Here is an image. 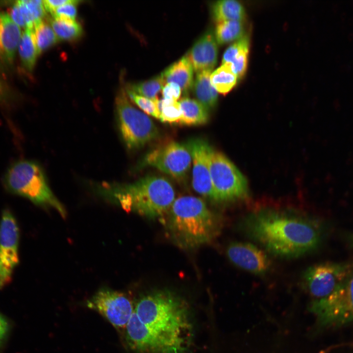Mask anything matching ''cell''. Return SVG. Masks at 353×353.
Segmentation results:
<instances>
[{"label":"cell","mask_w":353,"mask_h":353,"mask_svg":"<svg viewBox=\"0 0 353 353\" xmlns=\"http://www.w3.org/2000/svg\"><path fill=\"white\" fill-rule=\"evenodd\" d=\"M34 25L25 28L22 32L19 43L18 50L20 60L24 68L27 71H32L35 67L38 56L39 55L34 35Z\"/></svg>","instance_id":"21"},{"label":"cell","mask_w":353,"mask_h":353,"mask_svg":"<svg viewBox=\"0 0 353 353\" xmlns=\"http://www.w3.org/2000/svg\"><path fill=\"white\" fill-rule=\"evenodd\" d=\"M192 162L190 149L185 144L172 142L148 152L140 161L139 168H155L178 180L187 176Z\"/></svg>","instance_id":"9"},{"label":"cell","mask_w":353,"mask_h":353,"mask_svg":"<svg viewBox=\"0 0 353 353\" xmlns=\"http://www.w3.org/2000/svg\"><path fill=\"white\" fill-rule=\"evenodd\" d=\"M46 13L43 0H17L7 12L16 25L24 28L44 19Z\"/></svg>","instance_id":"17"},{"label":"cell","mask_w":353,"mask_h":353,"mask_svg":"<svg viewBox=\"0 0 353 353\" xmlns=\"http://www.w3.org/2000/svg\"><path fill=\"white\" fill-rule=\"evenodd\" d=\"M20 229L13 213L5 209L0 220V289L12 281L19 263Z\"/></svg>","instance_id":"12"},{"label":"cell","mask_w":353,"mask_h":353,"mask_svg":"<svg viewBox=\"0 0 353 353\" xmlns=\"http://www.w3.org/2000/svg\"><path fill=\"white\" fill-rule=\"evenodd\" d=\"M22 33L8 14L0 12V63H11L14 59Z\"/></svg>","instance_id":"16"},{"label":"cell","mask_w":353,"mask_h":353,"mask_svg":"<svg viewBox=\"0 0 353 353\" xmlns=\"http://www.w3.org/2000/svg\"><path fill=\"white\" fill-rule=\"evenodd\" d=\"M311 310L323 324H342L353 320V274L326 298L314 300Z\"/></svg>","instance_id":"10"},{"label":"cell","mask_w":353,"mask_h":353,"mask_svg":"<svg viewBox=\"0 0 353 353\" xmlns=\"http://www.w3.org/2000/svg\"><path fill=\"white\" fill-rule=\"evenodd\" d=\"M160 120L164 123H179L181 119V111L178 101L165 99L159 100Z\"/></svg>","instance_id":"28"},{"label":"cell","mask_w":353,"mask_h":353,"mask_svg":"<svg viewBox=\"0 0 353 353\" xmlns=\"http://www.w3.org/2000/svg\"><path fill=\"white\" fill-rule=\"evenodd\" d=\"M248 48H249V39L246 35H244L226 50L223 57V64L230 63L238 53Z\"/></svg>","instance_id":"31"},{"label":"cell","mask_w":353,"mask_h":353,"mask_svg":"<svg viewBox=\"0 0 353 353\" xmlns=\"http://www.w3.org/2000/svg\"><path fill=\"white\" fill-rule=\"evenodd\" d=\"M70 1L71 0H43V3L46 12L51 14L55 8Z\"/></svg>","instance_id":"34"},{"label":"cell","mask_w":353,"mask_h":353,"mask_svg":"<svg viewBox=\"0 0 353 353\" xmlns=\"http://www.w3.org/2000/svg\"><path fill=\"white\" fill-rule=\"evenodd\" d=\"M126 92L130 99L145 113L160 120V112L158 99H151L143 97L128 88Z\"/></svg>","instance_id":"29"},{"label":"cell","mask_w":353,"mask_h":353,"mask_svg":"<svg viewBox=\"0 0 353 353\" xmlns=\"http://www.w3.org/2000/svg\"><path fill=\"white\" fill-rule=\"evenodd\" d=\"M211 72L205 70L197 73L194 84V92L197 100L208 110L216 106L218 99L217 91L210 82Z\"/></svg>","instance_id":"19"},{"label":"cell","mask_w":353,"mask_h":353,"mask_svg":"<svg viewBox=\"0 0 353 353\" xmlns=\"http://www.w3.org/2000/svg\"><path fill=\"white\" fill-rule=\"evenodd\" d=\"M115 108L119 131L128 150L139 149L158 137L159 130L155 124L132 105L123 90L116 97Z\"/></svg>","instance_id":"6"},{"label":"cell","mask_w":353,"mask_h":353,"mask_svg":"<svg viewBox=\"0 0 353 353\" xmlns=\"http://www.w3.org/2000/svg\"><path fill=\"white\" fill-rule=\"evenodd\" d=\"M249 49H245L237 54L230 64L233 72L238 78H241L246 71L248 64Z\"/></svg>","instance_id":"32"},{"label":"cell","mask_w":353,"mask_h":353,"mask_svg":"<svg viewBox=\"0 0 353 353\" xmlns=\"http://www.w3.org/2000/svg\"><path fill=\"white\" fill-rule=\"evenodd\" d=\"M8 330V324L0 314V345L5 337Z\"/></svg>","instance_id":"35"},{"label":"cell","mask_w":353,"mask_h":353,"mask_svg":"<svg viewBox=\"0 0 353 353\" xmlns=\"http://www.w3.org/2000/svg\"><path fill=\"white\" fill-rule=\"evenodd\" d=\"M170 237L177 246L193 249L210 242L220 232L218 216L201 198L185 196L175 199L165 216Z\"/></svg>","instance_id":"4"},{"label":"cell","mask_w":353,"mask_h":353,"mask_svg":"<svg viewBox=\"0 0 353 353\" xmlns=\"http://www.w3.org/2000/svg\"><path fill=\"white\" fill-rule=\"evenodd\" d=\"M352 274L353 264L325 262L308 268L303 280L309 294L318 300L328 297Z\"/></svg>","instance_id":"8"},{"label":"cell","mask_w":353,"mask_h":353,"mask_svg":"<svg viewBox=\"0 0 353 353\" xmlns=\"http://www.w3.org/2000/svg\"><path fill=\"white\" fill-rule=\"evenodd\" d=\"M209 165L214 202H232L247 196L248 185L245 177L228 158L211 147Z\"/></svg>","instance_id":"7"},{"label":"cell","mask_w":353,"mask_h":353,"mask_svg":"<svg viewBox=\"0 0 353 353\" xmlns=\"http://www.w3.org/2000/svg\"><path fill=\"white\" fill-rule=\"evenodd\" d=\"M178 102L181 111L180 124L198 126L207 123L209 119L208 110L197 100L183 98Z\"/></svg>","instance_id":"20"},{"label":"cell","mask_w":353,"mask_h":353,"mask_svg":"<svg viewBox=\"0 0 353 353\" xmlns=\"http://www.w3.org/2000/svg\"><path fill=\"white\" fill-rule=\"evenodd\" d=\"M3 182L9 192L38 206L53 208L66 217L64 207L51 190L44 170L37 162L28 159L14 162L6 171Z\"/></svg>","instance_id":"5"},{"label":"cell","mask_w":353,"mask_h":353,"mask_svg":"<svg viewBox=\"0 0 353 353\" xmlns=\"http://www.w3.org/2000/svg\"><path fill=\"white\" fill-rule=\"evenodd\" d=\"M86 306L105 318L116 329L124 332L134 311V304L125 293L103 287L86 302Z\"/></svg>","instance_id":"11"},{"label":"cell","mask_w":353,"mask_h":353,"mask_svg":"<svg viewBox=\"0 0 353 353\" xmlns=\"http://www.w3.org/2000/svg\"><path fill=\"white\" fill-rule=\"evenodd\" d=\"M181 93L180 87L174 83H166L162 90L163 99L169 101H177L180 98Z\"/></svg>","instance_id":"33"},{"label":"cell","mask_w":353,"mask_h":353,"mask_svg":"<svg viewBox=\"0 0 353 353\" xmlns=\"http://www.w3.org/2000/svg\"><path fill=\"white\" fill-rule=\"evenodd\" d=\"M193 73V67L186 55L166 68L161 75L166 84L176 83L187 93L192 86Z\"/></svg>","instance_id":"18"},{"label":"cell","mask_w":353,"mask_h":353,"mask_svg":"<svg viewBox=\"0 0 353 353\" xmlns=\"http://www.w3.org/2000/svg\"><path fill=\"white\" fill-rule=\"evenodd\" d=\"M227 253L235 265L255 274H264L270 267L266 254L250 243H231L227 248Z\"/></svg>","instance_id":"14"},{"label":"cell","mask_w":353,"mask_h":353,"mask_svg":"<svg viewBox=\"0 0 353 353\" xmlns=\"http://www.w3.org/2000/svg\"><path fill=\"white\" fill-rule=\"evenodd\" d=\"M192 161V186L201 196L214 202V193L210 177L209 153L211 146L201 138L189 140Z\"/></svg>","instance_id":"13"},{"label":"cell","mask_w":353,"mask_h":353,"mask_svg":"<svg viewBox=\"0 0 353 353\" xmlns=\"http://www.w3.org/2000/svg\"><path fill=\"white\" fill-rule=\"evenodd\" d=\"M212 15L217 23L231 20L243 21L245 10L243 5L237 0H222L213 4Z\"/></svg>","instance_id":"22"},{"label":"cell","mask_w":353,"mask_h":353,"mask_svg":"<svg viewBox=\"0 0 353 353\" xmlns=\"http://www.w3.org/2000/svg\"><path fill=\"white\" fill-rule=\"evenodd\" d=\"M50 24L59 40L74 41L82 35V27L76 20L53 18Z\"/></svg>","instance_id":"23"},{"label":"cell","mask_w":353,"mask_h":353,"mask_svg":"<svg viewBox=\"0 0 353 353\" xmlns=\"http://www.w3.org/2000/svg\"><path fill=\"white\" fill-rule=\"evenodd\" d=\"M34 30L39 55L42 52L54 45L59 41L50 23L44 19L35 25Z\"/></svg>","instance_id":"26"},{"label":"cell","mask_w":353,"mask_h":353,"mask_svg":"<svg viewBox=\"0 0 353 353\" xmlns=\"http://www.w3.org/2000/svg\"><path fill=\"white\" fill-rule=\"evenodd\" d=\"M193 330L187 303L163 289L137 300L124 332L126 346L134 353H188Z\"/></svg>","instance_id":"1"},{"label":"cell","mask_w":353,"mask_h":353,"mask_svg":"<svg viewBox=\"0 0 353 353\" xmlns=\"http://www.w3.org/2000/svg\"><path fill=\"white\" fill-rule=\"evenodd\" d=\"M96 194L117 204L126 212L149 219L165 216L175 200V191L165 177L147 176L129 183H90Z\"/></svg>","instance_id":"3"},{"label":"cell","mask_w":353,"mask_h":353,"mask_svg":"<svg viewBox=\"0 0 353 353\" xmlns=\"http://www.w3.org/2000/svg\"><path fill=\"white\" fill-rule=\"evenodd\" d=\"M238 79L228 63L222 64L211 73L210 77L212 85L217 92L224 95L228 93L234 87Z\"/></svg>","instance_id":"25"},{"label":"cell","mask_w":353,"mask_h":353,"mask_svg":"<svg viewBox=\"0 0 353 353\" xmlns=\"http://www.w3.org/2000/svg\"><path fill=\"white\" fill-rule=\"evenodd\" d=\"M347 239L349 241L350 244L351 245L352 247L353 248V233L350 234L348 235Z\"/></svg>","instance_id":"36"},{"label":"cell","mask_w":353,"mask_h":353,"mask_svg":"<svg viewBox=\"0 0 353 353\" xmlns=\"http://www.w3.org/2000/svg\"><path fill=\"white\" fill-rule=\"evenodd\" d=\"M80 0H71V1L62 5L52 12L51 15L53 18H66L75 20L77 15V5Z\"/></svg>","instance_id":"30"},{"label":"cell","mask_w":353,"mask_h":353,"mask_svg":"<svg viewBox=\"0 0 353 353\" xmlns=\"http://www.w3.org/2000/svg\"><path fill=\"white\" fill-rule=\"evenodd\" d=\"M186 56L197 73L212 71L218 57L217 42L213 32L206 31L195 43Z\"/></svg>","instance_id":"15"},{"label":"cell","mask_w":353,"mask_h":353,"mask_svg":"<svg viewBox=\"0 0 353 353\" xmlns=\"http://www.w3.org/2000/svg\"><path fill=\"white\" fill-rule=\"evenodd\" d=\"M165 84L161 74L148 80L132 84L128 89L143 97L156 99H158L157 95L162 90Z\"/></svg>","instance_id":"27"},{"label":"cell","mask_w":353,"mask_h":353,"mask_svg":"<svg viewBox=\"0 0 353 353\" xmlns=\"http://www.w3.org/2000/svg\"><path fill=\"white\" fill-rule=\"evenodd\" d=\"M240 227L269 252L285 258L299 257L314 250L322 239L318 222L286 211L263 209L252 212L243 218Z\"/></svg>","instance_id":"2"},{"label":"cell","mask_w":353,"mask_h":353,"mask_svg":"<svg viewBox=\"0 0 353 353\" xmlns=\"http://www.w3.org/2000/svg\"><path fill=\"white\" fill-rule=\"evenodd\" d=\"M244 31L243 21H227L218 23L214 34L217 43L222 45L241 39Z\"/></svg>","instance_id":"24"}]
</instances>
